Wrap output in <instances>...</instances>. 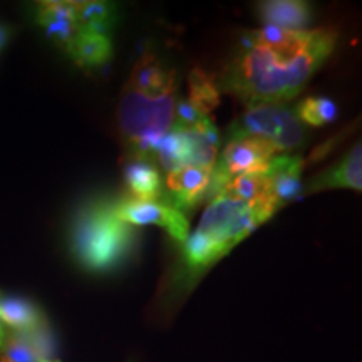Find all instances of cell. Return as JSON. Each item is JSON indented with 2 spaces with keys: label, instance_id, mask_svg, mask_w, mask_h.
I'll return each instance as SVG.
<instances>
[{
  "label": "cell",
  "instance_id": "6da1fadb",
  "mask_svg": "<svg viewBox=\"0 0 362 362\" xmlns=\"http://www.w3.org/2000/svg\"><path fill=\"white\" fill-rule=\"evenodd\" d=\"M339 33L330 27L285 30L274 25L243 34L216 86L220 93L250 104H285L296 98L325 59Z\"/></svg>",
  "mask_w": 362,
  "mask_h": 362
},
{
  "label": "cell",
  "instance_id": "7a4b0ae2",
  "mask_svg": "<svg viewBox=\"0 0 362 362\" xmlns=\"http://www.w3.org/2000/svg\"><path fill=\"white\" fill-rule=\"evenodd\" d=\"M176 74L155 52L136 62L117 104V126L128 160H151L175 123Z\"/></svg>",
  "mask_w": 362,
  "mask_h": 362
},
{
  "label": "cell",
  "instance_id": "3957f363",
  "mask_svg": "<svg viewBox=\"0 0 362 362\" xmlns=\"http://www.w3.org/2000/svg\"><path fill=\"white\" fill-rule=\"evenodd\" d=\"M275 211L270 202L248 205L225 194L211 198L197 230L181 243L180 287H192L211 265L270 220Z\"/></svg>",
  "mask_w": 362,
  "mask_h": 362
},
{
  "label": "cell",
  "instance_id": "277c9868",
  "mask_svg": "<svg viewBox=\"0 0 362 362\" xmlns=\"http://www.w3.org/2000/svg\"><path fill=\"white\" fill-rule=\"evenodd\" d=\"M138 232L112 211V202L99 200L76 215L71 230L74 259L86 270L106 274L123 265L133 253Z\"/></svg>",
  "mask_w": 362,
  "mask_h": 362
},
{
  "label": "cell",
  "instance_id": "5b68a950",
  "mask_svg": "<svg viewBox=\"0 0 362 362\" xmlns=\"http://www.w3.org/2000/svg\"><path fill=\"white\" fill-rule=\"evenodd\" d=\"M220 133L210 117L197 124L173 123L156 151V163L166 173L183 166L214 170L218 158Z\"/></svg>",
  "mask_w": 362,
  "mask_h": 362
},
{
  "label": "cell",
  "instance_id": "8992f818",
  "mask_svg": "<svg viewBox=\"0 0 362 362\" xmlns=\"http://www.w3.org/2000/svg\"><path fill=\"white\" fill-rule=\"evenodd\" d=\"M277 155L280 153L265 139L232 128L228 141H226L218 161L215 163L214 170H211L208 194L211 198L216 197L228 181L240 175L262 173Z\"/></svg>",
  "mask_w": 362,
  "mask_h": 362
},
{
  "label": "cell",
  "instance_id": "52a82bcc",
  "mask_svg": "<svg viewBox=\"0 0 362 362\" xmlns=\"http://www.w3.org/2000/svg\"><path fill=\"white\" fill-rule=\"evenodd\" d=\"M233 129L259 136L279 153H287L300 146L305 138L304 124L285 104H250Z\"/></svg>",
  "mask_w": 362,
  "mask_h": 362
},
{
  "label": "cell",
  "instance_id": "ba28073f",
  "mask_svg": "<svg viewBox=\"0 0 362 362\" xmlns=\"http://www.w3.org/2000/svg\"><path fill=\"white\" fill-rule=\"evenodd\" d=\"M112 211L128 225H156L166 230L175 242L183 243L189 235V221L183 211L176 210L166 200L141 202L133 198H119L112 202Z\"/></svg>",
  "mask_w": 362,
  "mask_h": 362
},
{
  "label": "cell",
  "instance_id": "9c48e42d",
  "mask_svg": "<svg viewBox=\"0 0 362 362\" xmlns=\"http://www.w3.org/2000/svg\"><path fill=\"white\" fill-rule=\"evenodd\" d=\"M211 170L202 166H183L166 173L165 200L180 211H189L206 198Z\"/></svg>",
  "mask_w": 362,
  "mask_h": 362
},
{
  "label": "cell",
  "instance_id": "30bf717a",
  "mask_svg": "<svg viewBox=\"0 0 362 362\" xmlns=\"http://www.w3.org/2000/svg\"><path fill=\"white\" fill-rule=\"evenodd\" d=\"M56 351L47 322L27 332H12L2 347L0 362H49Z\"/></svg>",
  "mask_w": 362,
  "mask_h": 362
},
{
  "label": "cell",
  "instance_id": "8fae6325",
  "mask_svg": "<svg viewBox=\"0 0 362 362\" xmlns=\"http://www.w3.org/2000/svg\"><path fill=\"white\" fill-rule=\"evenodd\" d=\"M304 160L293 155H277L269 163L265 175L269 178V193L277 210L296 200L302 193L300 173Z\"/></svg>",
  "mask_w": 362,
  "mask_h": 362
},
{
  "label": "cell",
  "instance_id": "7c38bea8",
  "mask_svg": "<svg viewBox=\"0 0 362 362\" xmlns=\"http://www.w3.org/2000/svg\"><path fill=\"white\" fill-rule=\"evenodd\" d=\"M336 188H351L356 192L362 189V149L361 143L352 146L347 155L341 158L327 170L320 171L315 176H312L307 183V193H319L325 189Z\"/></svg>",
  "mask_w": 362,
  "mask_h": 362
},
{
  "label": "cell",
  "instance_id": "4fadbf2b",
  "mask_svg": "<svg viewBox=\"0 0 362 362\" xmlns=\"http://www.w3.org/2000/svg\"><path fill=\"white\" fill-rule=\"evenodd\" d=\"M74 7L76 2H66V0H45L35 7V19L44 29L45 35L64 51L79 34Z\"/></svg>",
  "mask_w": 362,
  "mask_h": 362
},
{
  "label": "cell",
  "instance_id": "5bb4252c",
  "mask_svg": "<svg viewBox=\"0 0 362 362\" xmlns=\"http://www.w3.org/2000/svg\"><path fill=\"white\" fill-rule=\"evenodd\" d=\"M257 16L265 25L285 30H307L314 11L302 0H267L257 6Z\"/></svg>",
  "mask_w": 362,
  "mask_h": 362
},
{
  "label": "cell",
  "instance_id": "9a60e30c",
  "mask_svg": "<svg viewBox=\"0 0 362 362\" xmlns=\"http://www.w3.org/2000/svg\"><path fill=\"white\" fill-rule=\"evenodd\" d=\"M123 178L126 197L141 202L165 200L163 180L158 165L151 160H128L124 165Z\"/></svg>",
  "mask_w": 362,
  "mask_h": 362
},
{
  "label": "cell",
  "instance_id": "2e32d148",
  "mask_svg": "<svg viewBox=\"0 0 362 362\" xmlns=\"http://www.w3.org/2000/svg\"><path fill=\"white\" fill-rule=\"evenodd\" d=\"M0 322L12 332H27L47 322L42 310L21 296L0 297Z\"/></svg>",
  "mask_w": 362,
  "mask_h": 362
},
{
  "label": "cell",
  "instance_id": "e0dca14e",
  "mask_svg": "<svg viewBox=\"0 0 362 362\" xmlns=\"http://www.w3.org/2000/svg\"><path fill=\"white\" fill-rule=\"evenodd\" d=\"M72 61L79 67H99L111 61L112 42L110 35L79 33L66 49Z\"/></svg>",
  "mask_w": 362,
  "mask_h": 362
},
{
  "label": "cell",
  "instance_id": "ac0fdd59",
  "mask_svg": "<svg viewBox=\"0 0 362 362\" xmlns=\"http://www.w3.org/2000/svg\"><path fill=\"white\" fill-rule=\"evenodd\" d=\"M76 24L79 33H93L107 35L116 24V7L111 2H76Z\"/></svg>",
  "mask_w": 362,
  "mask_h": 362
},
{
  "label": "cell",
  "instance_id": "d6986e66",
  "mask_svg": "<svg viewBox=\"0 0 362 362\" xmlns=\"http://www.w3.org/2000/svg\"><path fill=\"white\" fill-rule=\"evenodd\" d=\"M187 101L202 116L210 115L220 104V89L216 79L200 67H194L188 76V99Z\"/></svg>",
  "mask_w": 362,
  "mask_h": 362
},
{
  "label": "cell",
  "instance_id": "ffe728a7",
  "mask_svg": "<svg viewBox=\"0 0 362 362\" xmlns=\"http://www.w3.org/2000/svg\"><path fill=\"white\" fill-rule=\"evenodd\" d=\"M218 194H225V197L233 198V200L245 202L248 205L262 202H270L274 205L269 193V178H267L265 171L240 175L232 181H228Z\"/></svg>",
  "mask_w": 362,
  "mask_h": 362
},
{
  "label": "cell",
  "instance_id": "44dd1931",
  "mask_svg": "<svg viewBox=\"0 0 362 362\" xmlns=\"http://www.w3.org/2000/svg\"><path fill=\"white\" fill-rule=\"evenodd\" d=\"M302 124L320 128L337 117V106L329 98H307L293 111Z\"/></svg>",
  "mask_w": 362,
  "mask_h": 362
},
{
  "label": "cell",
  "instance_id": "7402d4cb",
  "mask_svg": "<svg viewBox=\"0 0 362 362\" xmlns=\"http://www.w3.org/2000/svg\"><path fill=\"white\" fill-rule=\"evenodd\" d=\"M344 138H346V133H339V134L334 136V138L327 139V141H325L324 144H320V146H317V148L314 149V151H312V155H310V158H309V161H310V163H314V161L322 160V158L327 156L329 153L332 151V149L336 148L337 144L341 143V139H344Z\"/></svg>",
  "mask_w": 362,
  "mask_h": 362
},
{
  "label": "cell",
  "instance_id": "603a6c76",
  "mask_svg": "<svg viewBox=\"0 0 362 362\" xmlns=\"http://www.w3.org/2000/svg\"><path fill=\"white\" fill-rule=\"evenodd\" d=\"M11 39V29L6 24H0V49H4Z\"/></svg>",
  "mask_w": 362,
  "mask_h": 362
},
{
  "label": "cell",
  "instance_id": "cb8c5ba5",
  "mask_svg": "<svg viewBox=\"0 0 362 362\" xmlns=\"http://www.w3.org/2000/svg\"><path fill=\"white\" fill-rule=\"evenodd\" d=\"M6 339H7V334L6 332H0V351H2L4 344H6Z\"/></svg>",
  "mask_w": 362,
  "mask_h": 362
},
{
  "label": "cell",
  "instance_id": "d4e9b609",
  "mask_svg": "<svg viewBox=\"0 0 362 362\" xmlns=\"http://www.w3.org/2000/svg\"><path fill=\"white\" fill-rule=\"evenodd\" d=\"M0 332H6V329H4V325H2V322H0Z\"/></svg>",
  "mask_w": 362,
  "mask_h": 362
},
{
  "label": "cell",
  "instance_id": "484cf974",
  "mask_svg": "<svg viewBox=\"0 0 362 362\" xmlns=\"http://www.w3.org/2000/svg\"><path fill=\"white\" fill-rule=\"evenodd\" d=\"M49 362H51V361H49Z\"/></svg>",
  "mask_w": 362,
  "mask_h": 362
}]
</instances>
